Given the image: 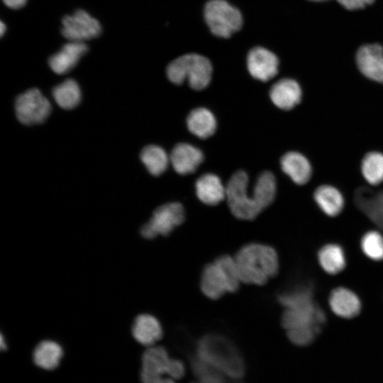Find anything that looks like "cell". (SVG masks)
<instances>
[{
    "mask_svg": "<svg viewBox=\"0 0 383 383\" xmlns=\"http://www.w3.org/2000/svg\"><path fill=\"white\" fill-rule=\"evenodd\" d=\"M195 355L227 377L239 379L245 371L243 357L238 347L227 337L217 333L201 336L195 345Z\"/></svg>",
    "mask_w": 383,
    "mask_h": 383,
    "instance_id": "6da1fadb",
    "label": "cell"
},
{
    "mask_svg": "<svg viewBox=\"0 0 383 383\" xmlns=\"http://www.w3.org/2000/svg\"><path fill=\"white\" fill-rule=\"evenodd\" d=\"M326 323V315L314 300L285 308L282 325L289 340L298 346L311 344Z\"/></svg>",
    "mask_w": 383,
    "mask_h": 383,
    "instance_id": "7a4b0ae2",
    "label": "cell"
},
{
    "mask_svg": "<svg viewBox=\"0 0 383 383\" xmlns=\"http://www.w3.org/2000/svg\"><path fill=\"white\" fill-rule=\"evenodd\" d=\"M235 262L240 281L262 285L278 272L276 251L268 245L251 243L243 246L236 254Z\"/></svg>",
    "mask_w": 383,
    "mask_h": 383,
    "instance_id": "3957f363",
    "label": "cell"
},
{
    "mask_svg": "<svg viewBox=\"0 0 383 383\" xmlns=\"http://www.w3.org/2000/svg\"><path fill=\"white\" fill-rule=\"evenodd\" d=\"M185 374L184 363L171 358L162 346H150L142 355V383H175Z\"/></svg>",
    "mask_w": 383,
    "mask_h": 383,
    "instance_id": "277c9868",
    "label": "cell"
},
{
    "mask_svg": "<svg viewBox=\"0 0 383 383\" xmlns=\"http://www.w3.org/2000/svg\"><path fill=\"white\" fill-rule=\"evenodd\" d=\"M240 281L235 260L228 255H222L204 267L201 278V289L208 298L217 299L226 292H236Z\"/></svg>",
    "mask_w": 383,
    "mask_h": 383,
    "instance_id": "5b68a950",
    "label": "cell"
},
{
    "mask_svg": "<svg viewBox=\"0 0 383 383\" xmlns=\"http://www.w3.org/2000/svg\"><path fill=\"white\" fill-rule=\"evenodd\" d=\"M166 73L172 83L182 84L187 79L192 89L199 91L209 84L212 65L209 59L202 55L186 54L172 61L167 67Z\"/></svg>",
    "mask_w": 383,
    "mask_h": 383,
    "instance_id": "8992f818",
    "label": "cell"
},
{
    "mask_svg": "<svg viewBox=\"0 0 383 383\" xmlns=\"http://www.w3.org/2000/svg\"><path fill=\"white\" fill-rule=\"evenodd\" d=\"M204 18L211 33L228 38L243 25L240 11L226 0H209L204 6Z\"/></svg>",
    "mask_w": 383,
    "mask_h": 383,
    "instance_id": "52a82bcc",
    "label": "cell"
},
{
    "mask_svg": "<svg viewBox=\"0 0 383 383\" xmlns=\"http://www.w3.org/2000/svg\"><path fill=\"white\" fill-rule=\"evenodd\" d=\"M102 25L84 9H77L61 19L60 33L67 41L87 43L102 34Z\"/></svg>",
    "mask_w": 383,
    "mask_h": 383,
    "instance_id": "ba28073f",
    "label": "cell"
},
{
    "mask_svg": "<svg viewBox=\"0 0 383 383\" xmlns=\"http://www.w3.org/2000/svg\"><path fill=\"white\" fill-rule=\"evenodd\" d=\"M248 177L243 170L235 172L226 187V198L232 213L239 219L252 220L261 211L248 192Z\"/></svg>",
    "mask_w": 383,
    "mask_h": 383,
    "instance_id": "9c48e42d",
    "label": "cell"
},
{
    "mask_svg": "<svg viewBox=\"0 0 383 383\" xmlns=\"http://www.w3.org/2000/svg\"><path fill=\"white\" fill-rule=\"evenodd\" d=\"M185 218L183 206L178 202L162 204L157 208L150 219L140 228V234L144 238L152 239L157 235H167Z\"/></svg>",
    "mask_w": 383,
    "mask_h": 383,
    "instance_id": "30bf717a",
    "label": "cell"
},
{
    "mask_svg": "<svg viewBox=\"0 0 383 383\" xmlns=\"http://www.w3.org/2000/svg\"><path fill=\"white\" fill-rule=\"evenodd\" d=\"M15 109L18 119L30 125L45 121L50 113L51 105L38 89L32 88L18 96Z\"/></svg>",
    "mask_w": 383,
    "mask_h": 383,
    "instance_id": "8fae6325",
    "label": "cell"
},
{
    "mask_svg": "<svg viewBox=\"0 0 383 383\" xmlns=\"http://www.w3.org/2000/svg\"><path fill=\"white\" fill-rule=\"evenodd\" d=\"M278 65L277 56L266 48L255 47L248 52L247 67L255 79L262 82L271 79L277 74Z\"/></svg>",
    "mask_w": 383,
    "mask_h": 383,
    "instance_id": "7c38bea8",
    "label": "cell"
},
{
    "mask_svg": "<svg viewBox=\"0 0 383 383\" xmlns=\"http://www.w3.org/2000/svg\"><path fill=\"white\" fill-rule=\"evenodd\" d=\"M89 50L87 43L67 41L48 58V65L56 74L68 72Z\"/></svg>",
    "mask_w": 383,
    "mask_h": 383,
    "instance_id": "4fadbf2b",
    "label": "cell"
},
{
    "mask_svg": "<svg viewBox=\"0 0 383 383\" xmlns=\"http://www.w3.org/2000/svg\"><path fill=\"white\" fill-rule=\"evenodd\" d=\"M357 65L366 77L383 83V48L372 44L362 46L357 52Z\"/></svg>",
    "mask_w": 383,
    "mask_h": 383,
    "instance_id": "5bb4252c",
    "label": "cell"
},
{
    "mask_svg": "<svg viewBox=\"0 0 383 383\" xmlns=\"http://www.w3.org/2000/svg\"><path fill=\"white\" fill-rule=\"evenodd\" d=\"M354 201L362 212L383 230V190L360 187L355 192Z\"/></svg>",
    "mask_w": 383,
    "mask_h": 383,
    "instance_id": "9a60e30c",
    "label": "cell"
},
{
    "mask_svg": "<svg viewBox=\"0 0 383 383\" xmlns=\"http://www.w3.org/2000/svg\"><path fill=\"white\" fill-rule=\"evenodd\" d=\"M170 158L174 170L177 173L187 174L196 171L203 162L204 155L196 147L181 143L174 147Z\"/></svg>",
    "mask_w": 383,
    "mask_h": 383,
    "instance_id": "2e32d148",
    "label": "cell"
},
{
    "mask_svg": "<svg viewBox=\"0 0 383 383\" xmlns=\"http://www.w3.org/2000/svg\"><path fill=\"white\" fill-rule=\"evenodd\" d=\"M270 97L278 108L290 110L300 102L301 89L295 80L282 79L271 87Z\"/></svg>",
    "mask_w": 383,
    "mask_h": 383,
    "instance_id": "e0dca14e",
    "label": "cell"
},
{
    "mask_svg": "<svg viewBox=\"0 0 383 383\" xmlns=\"http://www.w3.org/2000/svg\"><path fill=\"white\" fill-rule=\"evenodd\" d=\"M132 335L140 344L150 347L161 339L163 332L159 321L152 315L143 313L135 317Z\"/></svg>",
    "mask_w": 383,
    "mask_h": 383,
    "instance_id": "ac0fdd59",
    "label": "cell"
},
{
    "mask_svg": "<svg viewBox=\"0 0 383 383\" xmlns=\"http://www.w3.org/2000/svg\"><path fill=\"white\" fill-rule=\"evenodd\" d=\"M329 305L335 314L345 318L355 317L361 309L358 296L353 291L345 287H338L331 292Z\"/></svg>",
    "mask_w": 383,
    "mask_h": 383,
    "instance_id": "d6986e66",
    "label": "cell"
},
{
    "mask_svg": "<svg viewBox=\"0 0 383 383\" xmlns=\"http://www.w3.org/2000/svg\"><path fill=\"white\" fill-rule=\"evenodd\" d=\"M195 187L199 200L207 205L218 204L226 197V189L220 178L211 173L201 175L197 179Z\"/></svg>",
    "mask_w": 383,
    "mask_h": 383,
    "instance_id": "ffe728a7",
    "label": "cell"
},
{
    "mask_svg": "<svg viewBox=\"0 0 383 383\" xmlns=\"http://www.w3.org/2000/svg\"><path fill=\"white\" fill-rule=\"evenodd\" d=\"M280 165L282 171L297 184H306L311 176L310 162L299 152H287L282 157Z\"/></svg>",
    "mask_w": 383,
    "mask_h": 383,
    "instance_id": "44dd1931",
    "label": "cell"
},
{
    "mask_svg": "<svg viewBox=\"0 0 383 383\" xmlns=\"http://www.w3.org/2000/svg\"><path fill=\"white\" fill-rule=\"evenodd\" d=\"M187 124L192 134L202 139L211 136L216 128L213 114L204 107L193 109L187 116Z\"/></svg>",
    "mask_w": 383,
    "mask_h": 383,
    "instance_id": "7402d4cb",
    "label": "cell"
},
{
    "mask_svg": "<svg viewBox=\"0 0 383 383\" xmlns=\"http://www.w3.org/2000/svg\"><path fill=\"white\" fill-rule=\"evenodd\" d=\"M62 355V348L57 342L45 340L36 345L33 357L38 367L52 370L59 365Z\"/></svg>",
    "mask_w": 383,
    "mask_h": 383,
    "instance_id": "603a6c76",
    "label": "cell"
},
{
    "mask_svg": "<svg viewBox=\"0 0 383 383\" xmlns=\"http://www.w3.org/2000/svg\"><path fill=\"white\" fill-rule=\"evenodd\" d=\"M313 196L319 208L329 216H335L343 210V197L341 193L332 186H320L316 189Z\"/></svg>",
    "mask_w": 383,
    "mask_h": 383,
    "instance_id": "cb8c5ba5",
    "label": "cell"
},
{
    "mask_svg": "<svg viewBox=\"0 0 383 383\" xmlns=\"http://www.w3.org/2000/svg\"><path fill=\"white\" fill-rule=\"evenodd\" d=\"M277 191L276 179L270 171H264L257 179L252 192L253 199L262 211L270 205L274 199Z\"/></svg>",
    "mask_w": 383,
    "mask_h": 383,
    "instance_id": "d4e9b609",
    "label": "cell"
},
{
    "mask_svg": "<svg viewBox=\"0 0 383 383\" xmlns=\"http://www.w3.org/2000/svg\"><path fill=\"white\" fill-rule=\"evenodd\" d=\"M318 262L327 273L335 274L345 267L346 261L342 248L337 244H327L318 253Z\"/></svg>",
    "mask_w": 383,
    "mask_h": 383,
    "instance_id": "484cf974",
    "label": "cell"
},
{
    "mask_svg": "<svg viewBox=\"0 0 383 383\" xmlns=\"http://www.w3.org/2000/svg\"><path fill=\"white\" fill-rule=\"evenodd\" d=\"M52 96L60 107L72 109L79 103L81 91L79 84L74 79H67L54 87Z\"/></svg>",
    "mask_w": 383,
    "mask_h": 383,
    "instance_id": "4316f807",
    "label": "cell"
},
{
    "mask_svg": "<svg viewBox=\"0 0 383 383\" xmlns=\"http://www.w3.org/2000/svg\"><path fill=\"white\" fill-rule=\"evenodd\" d=\"M140 159L150 173L155 176L164 172L169 162L165 151L155 145L145 146L141 151Z\"/></svg>",
    "mask_w": 383,
    "mask_h": 383,
    "instance_id": "83f0119b",
    "label": "cell"
},
{
    "mask_svg": "<svg viewBox=\"0 0 383 383\" xmlns=\"http://www.w3.org/2000/svg\"><path fill=\"white\" fill-rule=\"evenodd\" d=\"M361 170L365 179L372 185L383 182V154L378 152L367 153L363 158Z\"/></svg>",
    "mask_w": 383,
    "mask_h": 383,
    "instance_id": "f1b7e54d",
    "label": "cell"
},
{
    "mask_svg": "<svg viewBox=\"0 0 383 383\" xmlns=\"http://www.w3.org/2000/svg\"><path fill=\"white\" fill-rule=\"evenodd\" d=\"M313 299V289L310 284H301L284 289L277 295L279 303L288 308Z\"/></svg>",
    "mask_w": 383,
    "mask_h": 383,
    "instance_id": "f546056e",
    "label": "cell"
},
{
    "mask_svg": "<svg viewBox=\"0 0 383 383\" xmlns=\"http://www.w3.org/2000/svg\"><path fill=\"white\" fill-rule=\"evenodd\" d=\"M361 248L364 254L375 261L383 260V236L377 231L366 233L361 240Z\"/></svg>",
    "mask_w": 383,
    "mask_h": 383,
    "instance_id": "4dcf8cb0",
    "label": "cell"
},
{
    "mask_svg": "<svg viewBox=\"0 0 383 383\" xmlns=\"http://www.w3.org/2000/svg\"><path fill=\"white\" fill-rule=\"evenodd\" d=\"M338 2L349 10L362 9L372 4L374 0H337Z\"/></svg>",
    "mask_w": 383,
    "mask_h": 383,
    "instance_id": "1f68e13d",
    "label": "cell"
},
{
    "mask_svg": "<svg viewBox=\"0 0 383 383\" xmlns=\"http://www.w3.org/2000/svg\"><path fill=\"white\" fill-rule=\"evenodd\" d=\"M4 4L11 10H20L26 6L28 0H2Z\"/></svg>",
    "mask_w": 383,
    "mask_h": 383,
    "instance_id": "d6a6232c",
    "label": "cell"
},
{
    "mask_svg": "<svg viewBox=\"0 0 383 383\" xmlns=\"http://www.w3.org/2000/svg\"><path fill=\"white\" fill-rule=\"evenodd\" d=\"M7 31V26L3 21L0 22V36L3 38Z\"/></svg>",
    "mask_w": 383,
    "mask_h": 383,
    "instance_id": "836d02e7",
    "label": "cell"
},
{
    "mask_svg": "<svg viewBox=\"0 0 383 383\" xmlns=\"http://www.w3.org/2000/svg\"><path fill=\"white\" fill-rule=\"evenodd\" d=\"M238 380L239 379H230L229 380H226V381L223 382H203L196 380V381H194V382H192L191 383H241Z\"/></svg>",
    "mask_w": 383,
    "mask_h": 383,
    "instance_id": "e575fe53",
    "label": "cell"
},
{
    "mask_svg": "<svg viewBox=\"0 0 383 383\" xmlns=\"http://www.w3.org/2000/svg\"><path fill=\"white\" fill-rule=\"evenodd\" d=\"M1 348L2 350H5L6 348V344L2 335H1Z\"/></svg>",
    "mask_w": 383,
    "mask_h": 383,
    "instance_id": "d590c367",
    "label": "cell"
},
{
    "mask_svg": "<svg viewBox=\"0 0 383 383\" xmlns=\"http://www.w3.org/2000/svg\"><path fill=\"white\" fill-rule=\"evenodd\" d=\"M310 1H326V0H310Z\"/></svg>",
    "mask_w": 383,
    "mask_h": 383,
    "instance_id": "8d00e7d4",
    "label": "cell"
}]
</instances>
